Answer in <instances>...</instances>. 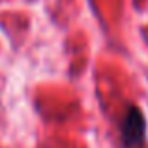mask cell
Masks as SVG:
<instances>
[{"label": "cell", "instance_id": "6da1fadb", "mask_svg": "<svg viewBox=\"0 0 148 148\" xmlns=\"http://www.w3.org/2000/svg\"><path fill=\"white\" fill-rule=\"evenodd\" d=\"M146 124L137 107H130L122 120V141L127 148H141L145 145Z\"/></svg>", "mask_w": 148, "mask_h": 148}]
</instances>
